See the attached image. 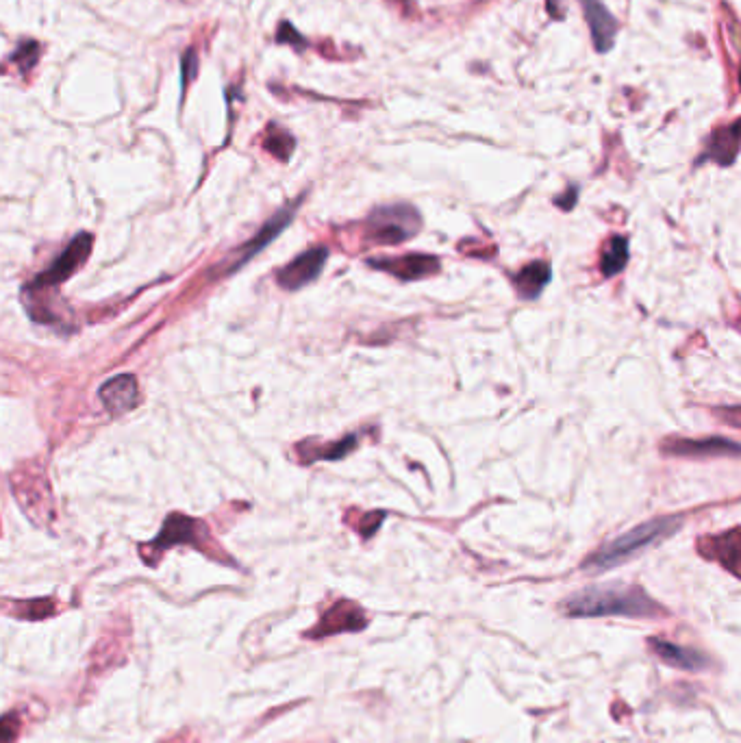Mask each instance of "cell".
I'll use <instances>...</instances> for the list:
<instances>
[{
  "label": "cell",
  "mask_w": 741,
  "mask_h": 743,
  "mask_svg": "<svg viewBox=\"0 0 741 743\" xmlns=\"http://www.w3.org/2000/svg\"><path fill=\"white\" fill-rule=\"evenodd\" d=\"M563 611L570 617H659L665 613L644 589L629 585L581 589L563 602Z\"/></svg>",
  "instance_id": "6da1fadb"
},
{
  "label": "cell",
  "mask_w": 741,
  "mask_h": 743,
  "mask_svg": "<svg viewBox=\"0 0 741 743\" xmlns=\"http://www.w3.org/2000/svg\"><path fill=\"white\" fill-rule=\"evenodd\" d=\"M681 526H683V515H665V518L648 520L644 524L631 528L629 533L620 535L618 539L609 541L607 546L596 550L592 557L583 563V568L589 572H607V570L618 568V565H624L626 561H631L633 557L646 552L648 548L659 546L661 541L678 533V528Z\"/></svg>",
  "instance_id": "7a4b0ae2"
},
{
  "label": "cell",
  "mask_w": 741,
  "mask_h": 743,
  "mask_svg": "<svg viewBox=\"0 0 741 743\" xmlns=\"http://www.w3.org/2000/svg\"><path fill=\"white\" fill-rule=\"evenodd\" d=\"M420 226V213L411 205H385L370 213L363 237L376 246H394L411 239L420 231Z\"/></svg>",
  "instance_id": "3957f363"
},
{
  "label": "cell",
  "mask_w": 741,
  "mask_h": 743,
  "mask_svg": "<svg viewBox=\"0 0 741 743\" xmlns=\"http://www.w3.org/2000/svg\"><path fill=\"white\" fill-rule=\"evenodd\" d=\"M179 544H190L205 554H213V546H216L203 522L187 518L183 513H172L166 524H163L159 537L140 548V554L148 561V565H155L163 552Z\"/></svg>",
  "instance_id": "277c9868"
},
{
  "label": "cell",
  "mask_w": 741,
  "mask_h": 743,
  "mask_svg": "<svg viewBox=\"0 0 741 743\" xmlns=\"http://www.w3.org/2000/svg\"><path fill=\"white\" fill-rule=\"evenodd\" d=\"M300 203H303V198H298V200H294L292 205H285L281 211H276L274 216L266 222V226H263V229L253 239H250V242H246L244 246L237 248L231 259H226L222 266H218V276L233 274L240 268H244L250 259H255L263 248L272 244L274 239L283 233L285 226L294 220Z\"/></svg>",
  "instance_id": "5b68a950"
},
{
  "label": "cell",
  "mask_w": 741,
  "mask_h": 743,
  "mask_svg": "<svg viewBox=\"0 0 741 743\" xmlns=\"http://www.w3.org/2000/svg\"><path fill=\"white\" fill-rule=\"evenodd\" d=\"M92 244H94V237L90 233H79L66 246L64 253H61L53 261V266H50L46 272L37 274L27 287L29 289H55V287H59L61 283L68 281L70 276L87 261V257H90V253H92Z\"/></svg>",
  "instance_id": "8992f818"
},
{
  "label": "cell",
  "mask_w": 741,
  "mask_h": 743,
  "mask_svg": "<svg viewBox=\"0 0 741 743\" xmlns=\"http://www.w3.org/2000/svg\"><path fill=\"white\" fill-rule=\"evenodd\" d=\"M326 259H329V248L313 246L276 272V283L287 292H298V289L318 279L326 266Z\"/></svg>",
  "instance_id": "52a82bcc"
},
{
  "label": "cell",
  "mask_w": 741,
  "mask_h": 743,
  "mask_svg": "<svg viewBox=\"0 0 741 743\" xmlns=\"http://www.w3.org/2000/svg\"><path fill=\"white\" fill-rule=\"evenodd\" d=\"M661 450L672 457L707 459V457H739V444L726 437H707V439H665Z\"/></svg>",
  "instance_id": "ba28073f"
},
{
  "label": "cell",
  "mask_w": 741,
  "mask_h": 743,
  "mask_svg": "<svg viewBox=\"0 0 741 743\" xmlns=\"http://www.w3.org/2000/svg\"><path fill=\"white\" fill-rule=\"evenodd\" d=\"M368 266L396 276L400 281H420L439 272V259L431 255H403L368 259Z\"/></svg>",
  "instance_id": "9c48e42d"
},
{
  "label": "cell",
  "mask_w": 741,
  "mask_h": 743,
  "mask_svg": "<svg viewBox=\"0 0 741 743\" xmlns=\"http://www.w3.org/2000/svg\"><path fill=\"white\" fill-rule=\"evenodd\" d=\"M366 624H368L366 615H363V611L357 607V604L344 600V602L333 604V607L322 615V620L309 633V637L320 639V637H331L337 633L361 631V628H366Z\"/></svg>",
  "instance_id": "30bf717a"
},
{
  "label": "cell",
  "mask_w": 741,
  "mask_h": 743,
  "mask_svg": "<svg viewBox=\"0 0 741 743\" xmlns=\"http://www.w3.org/2000/svg\"><path fill=\"white\" fill-rule=\"evenodd\" d=\"M583 7V14L587 20L589 33H592V40L598 53H609L615 44V37H618L620 24L611 16V11L600 3V0H579Z\"/></svg>",
  "instance_id": "8fae6325"
},
{
  "label": "cell",
  "mask_w": 741,
  "mask_h": 743,
  "mask_svg": "<svg viewBox=\"0 0 741 743\" xmlns=\"http://www.w3.org/2000/svg\"><path fill=\"white\" fill-rule=\"evenodd\" d=\"M98 398L103 400L105 409L111 415H124L133 411L137 407V402H140V389H137L135 376L133 374L113 376L111 381L100 387Z\"/></svg>",
  "instance_id": "7c38bea8"
},
{
  "label": "cell",
  "mask_w": 741,
  "mask_h": 743,
  "mask_svg": "<svg viewBox=\"0 0 741 743\" xmlns=\"http://www.w3.org/2000/svg\"><path fill=\"white\" fill-rule=\"evenodd\" d=\"M44 55V44L33 37H22L16 48L0 61V74H16V77L29 79V74L40 64Z\"/></svg>",
  "instance_id": "4fadbf2b"
},
{
  "label": "cell",
  "mask_w": 741,
  "mask_h": 743,
  "mask_svg": "<svg viewBox=\"0 0 741 743\" xmlns=\"http://www.w3.org/2000/svg\"><path fill=\"white\" fill-rule=\"evenodd\" d=\"M698 550L702 552V557L720 561L731 574L735 576L739 574V528L737 526L724 535L700 539Z\"/></svg>",
  "instance_id": "5bb4252c"
},
{
  "label": "cell",
  "mask_w": 741,
  "mask_h": 743,
  "mask_svg": "<svg viewBox=\"0 0 741 743\" xmlns=\"http://www.w3.org/2000/svg\"><path fill=\"white\" fill-rule=\"evenodd\" d=\"M739 127L741 122L733 120L728 127H722L709 137V144L702 159L715 161L718 166H733L739 155Z\"/></svg>",
  "instance_id": "9a60e30c"
},
{
  "label": "cell",
  "mask_w": 741,
  "mask_h": 743,
  "mask_svg": "<svg viewBox=\"0 0 741 743\" xmlns=\"http://www.w3.org/2000/svg\"><path fill=\"white\" fill-rule=\"evenodd\" d=\"M650 648L655 650L665 663L678 667V670L698 672V670H702V667L707 665V657H705V654H702V652H696V650H692V648L676 646V644H672V641L650 639Z\"/></svg>",
  "instance_id": "2e32d148"
},
{
  "label": "cell",
  "mask_w": 741,
  "mask_h": 743,
  "mask_svg": "<svg viewBox=\"0 0 741 743\" xmlns=\"http://www.w3.org/2000/svg\"><path fill=\"white\" fill-rule=\"evenodd\" d=\"M548 283H550V266L546 261H533L513 276V285H516L520 298L524 300L537 298L544 292Z\"/></svg>",
  "instance_id": "e0dca14e"
},
{
  "label": "cell",
  "mask_w": 741,
  "mask_h": 743,
  "mask_svg": "<svg viewBox=\"0 0 741 743\" xmlns=\"http://www.w3.org/2000/svg\"><path fill=\"white\" fill-rule=\"evenodd\" d=\"M626 263H629V239L622 235H615L609 239L605 250H602L600 272L602 276L611 279V276L620 274L626 268Z\"/></svg>",
  "instance_id": "ac0fdd59"
},
{
  "label": "cell",
  "mask_w": 741,
  "mask_h": 743,
  "mask_svg": "<svg viewBox=\"0 0 741 743\" xmlns=\"http://www.w3.org/2000/svg\"><path fill=\"white\" fill-rule=\"evenodd\" d=\"M357 435H348L344 437L342 442L337 444H331V446H313V444H300L298 446V452L300 457H303L305 463H311V461H320V459H326V461H337L342 459L346 455H350L357 448Z\"/></svg>",
  "instance_id": "d6986e66"
},
{
  "label": "cell",
  "mask_w": 741,
  "mask_h": 743,
  "mask_svg": "<svg viewBox=\"0 0 741 743\" xmlns=\"http://www.w3.org/2000/svg\"><path fill=\"white\" fill-rule=\"evenodd\" d=\"M263 148L279 161H290L296 148V140L290 131H285L276 122H270L266 135H263Z\"/></svg>",
  "instance_id": "ffe728a7"
},
{
  "label": "cell",
  "mask_w": 741,
  "mask_h": 743,
  "mask_svg": "<svg viewBox=\"0 0 741 743\" xmlns=\"http://www.w3.org/2000/svg\"><path fill=\"white\" fill-rule=\"evenodd\" d=\"M198 68H200L198 48L187 46L183 57H181V96H183V100H185L187 90H190L192 81L198 77Z\"/></svg>",
  "instance_id": "44dd1931"
},
{
  "label": "cell",
  "mask_w": 741,
  "mask_h": 743,
  "mask_svg": "<svg viewBox=\"0 0 741 743\" xmlns=\"http://www.w3.org/2000/svg\"><path fill=\"white\" fill-rule=\"evenodd\" d=\"M18 615L27 617V620H42V617H48L55 611L53 600H31V602H22L18 604Z\"/></svg>",
  "instance_id": "7402d4cb"
},
{
  "label": "cell",
  "mask_w": 741,
  "mask_h": 743,
  "mask_svg": "<svg viewBox=\"0 0 741 743\" xmlns=\"http://www.w3.org/2000/svg\"><path fill=\"white\" fill-rule=\"evenodd\" d=\"M20 735L18 713H7L0 717V743H14Z\"/></svg>",
  "instance_id": "603a6c76"
},
{
  "label": "cell",
  "mask_w": 741,
  "mask_h": 743,
  "mask_svg": "<svg viewBox=\"0 0 741 743\" xmlns=\"http://www.w3.org/2000/svg\"><path fill=\"white\" fill-rule=\"evenodd\" d=\"M276 42L279 44H292L296 48H303L305 46V40L300 37V33L292 27L290 22H281L279 24V31H276Z\"/></svg>",
  "instance_id": "cb8c5ba5"
},
{
  "label": "cell",
  "mask_w": 741,
  "mask_h": 743,
  "mask_svg": "<svg viewBox=\"0 0 741 743\" xmlns=\"http://www.w3.org/2000/svg\"><path fill=\"white\" fill-rule=\"evenodd\" d=\"M383 518H385V513H379V515L370 513V515H366V518H363V522L359 524L357 531H361L363 535L368 537V535H372L376 531V528H379V524L383 522Z\"/></svg>",
  "instance_id": "d4e9b609"
}]
</instances>
